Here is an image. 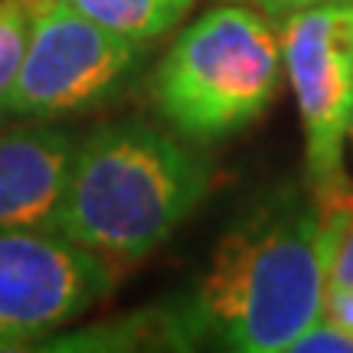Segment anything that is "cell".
Returning a JSON list of instances; mask_svg holds the SVG:
<instances>
[{"label":"cell","instance_id":"6da1fadb","mask_svg":"<svg viewBox=\"0 0 353 353\" xmlns=\"http://www.w3.org/2000/svg\"><path fill=\"white\" fill-rule=\"evenodd\" d=\"M324 291L314 193L281 187L223 229L187 294L151 311L164 347L285 353L324 314Z\"/></svg>","mask_w":353,"mask_h":353},{"label":"cell","instance_id":"7a4b0ae2","mask_svg":"<svg viewBox=\"0 0 353 353\" xmlns=\"http://www.w3.org/2000/svg\"><path fill=\"white\" fill-rule=\"evenodd\" d=\"M213 167L180 134L125 118L76 144L56 232L108 262H138L206 200Z\"/></svg>","mask_w":353,"mask_h":353},{"label":"cell","instance_id":"3957f363","mask_svg":"<svg viewBox=\"0 0 353 353\" xmlns=\"http://www.w3.org/2000/svg\"><path fill=\"white\" fill-rule=\"evenodd\" d=\"M281 33L245 3H223L174 39L151 79L154 108L190 144L245 131L281 85Z\"/></svg>","mask_w":353,"mask_h":353},{"label":"cell","instance_id":"277c9868","mask_svg":"<svg viewBox=\"0 0 353 353\" xmlns=\"http://www.w3.org/2000/svg\"><path fill=\"white\" fill-rule=\"evenodd\" d=\"M144 43L114 33L65 0H33V30L0 121H52L112 99L138 69Z\"/></svg>","mask_w":353,"mask_h":353},{"label":"cell","instance_id":"5b68a950","mask_svg":"<svg viewBox=\"0 0 353 353\" xmlns=\"http://www.w3.org/2000/svg\"><path fill=\"white\" fill-rule=\"evenodd\" d=\"M112 288V262L63 232L0 229V350L50 337Z\"/></svg>","mask_w":353,"mask_h":353},{"label":"cell","instance_id":"8992f818","mask_svg":"<svg viewBox=\"0 0 353 353\" xmlns=\"http://www.w3.org/2000/svg\"><path fill=\"white\" fill-rule=\"evenodd\" d=\"M281 59L307 148V187L314 196L343 187V141L353 112V3L311 7L278 20Z\"/></svg>","mask_w":353,"mask_h":353},{"label":"cell","instance_id":"52a82bcc","mask_svg":"<svg viewBox=\"0 0 353 353\" xmlns=\"http://www.w3.org/2000/svg\"><path fill=\"white\" fill-rule=\"evenodd\" d=\"M76 144L43 121L0 128V229H56Z\"/></svg>","mask_w":353,"mask_h":353},{"label":"cell","instance_id":"ba28073f","mask_svg":"<svg viewBox=\"0 0 353 353\" xmlns=\"http://www.w3.org/2000/svg\"><path fill=\"white\" fill-rule=\"evenodd\" d=\"M65 3L144 46L170 33L193 7V0H65Z\"/></svg>","mask_w":353,"mask_h":353},{"label":"cell","instance_id":"9c48e42d","mask_svg":"<svg viewBox=\"0 0 353 353\" xmlns=\"http://www.w3.org/2000/svg\"><path fill=\"white\" fill-rule=\"evenodd\" d=\"M314 200L324 232L327 288H353V180Z\"/></svg>","mask_w":353,"mask_h":353},{"label":"cell","instance_id":"30bf717a","mask_svg":"<svg viewBox=\"0 0 353 353\" xmlns=\"http://www.w3.org/2000/svg\"><path fill=\"white\" fill-rule=\"evenodd\" d=\"M33 30V0H0V105L20 76Z\"/></svg>","mask_w":353,"mask_h":353},{"label":"cell","instance_id":"8fae6325","mask_svg":"<svg viewBox=\"0 0 353 353\" xmlns=\"http://www.w3.org/2000/svg\"><path fill=\"white\" fill-rule=\"evenodd\" d=\"M288 353H353V330L334 324L330 317H317L298 341L288 347Z\"/></svg>","mask_w":353,"mask_h":353},{"label":"cell","instance_id":"7c38bea8","mask_svg":"<svg viewBox=\"0 0 353 353\" xmlns=\"http://www.w3.org/2000/svg\"><path fill=\"white\" fill-rule=\"evenodd\" d=\"M232 3H245L262 10L272 20H285L298 10H311V7H334V3H353V0H232Z\"/></svg>","mask_w":353,"mask_h":353},{"label":"cell","instance_id":"4fadbf2b","mask_svg":"<svg viewBox=\"0 0 353 353\" xmlns=\"http://www.w3.org/2000/svg\"><path fill=\"white\" fill-rule=\"evenodd\" d=\"M324 317L334 324L353 330V288H327L324 291Z\"/></svg>","mask_w":353,"mask_h":353},{"label":"cell","instance_id":"5bb4252c","mask_svg":"<svg viewBox=\"0 0 353 353\" xmlns=\"http://www.w3.org/2000/svg\"><path fill=\"white\" fill-rule=\"evenodd\" d=\"M347 138H350V144H353V112H350V128H347Z\"/></svg>","mask_w":353,"mask_h":353}]
</instances>
